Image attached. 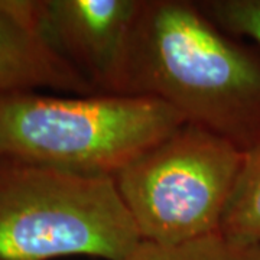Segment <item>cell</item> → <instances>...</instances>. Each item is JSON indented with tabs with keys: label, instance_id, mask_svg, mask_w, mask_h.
<instances>
[{
	"label": "cell",
	"instance_id": "cell-1",
	"mask_svg": "<svg viewBox=\"0 0 260 260\" xmlns=\"http://www.w3.org/2000/svg\"><path fill=\"white\" fill-rule=\"evenodd\" d=\"M113 94L164 102L246 153L260 146V49L221 30L197 2L140 0Z\"/></svg>",
	"mask_w": 260,
	"mask_h": 260
},
{
	"label": "cell",
	"instance_id": "cell-2",
	"mask_svg": "<svg viewBox=\"0 0 260 260\" xmlns=\"http://www.w3.org/2000/svg\"><path fill=\"white\" fill-rule=\"evenodd\" d=\"M185 124L143 95L0 94V158L113 177Z\"/></svg>",
	"mask_w": 260,
	"mask_h": 260
},
{
	"label": "cell",
	"instance_id": "cell-3",
	"mask_svg": "<svg viewBox=\"0 0 260 260\" xmlns=\"http://www.w3.org/2000/svg\"><path fill=\"white\" fill-rule=\"evenodd\" d=\"M140 242L110 175L0 158V260H123Z\"/></svg>",
	"mask_w": 260,
	"mask_h": 260
},
{
	"label": "cell",
	"instance_id": "cell-4",
	"mask_svg": "<svg viewBox=\"0 0 260 260\" xmlns=\"http://www.w3.org/2000/svg\"><path fill=\"white\" fill-rule=\"evenodd\" d=\"M246 152L185 123L113 179L142 240L174 244L220 232Z\"/></svg>",
	"mask_w": 260,
	"mask_h": 260
},
{
	"label": "cell",
	"instance_id": "cell-5",
	"mask_svg": "<svg viewBox=\"0 0 260 260\" xmlns=\"http://www.w3.org/2000/svg\"><path fill=\"white\" fill-rule=\"evenodd\" d=\"M41 37L99 94H113L140 0L29 2Z\"/></svg>",
	"mask_w": 260,
	"mask_h": 260
},
{
	"label": "cell",
	"instance_id": "cell-6",
	"mask_svg": "<svg viewBox=\"0 0 260 260\" xmlns=\"http://www.w3.org/2000/svg\"><path fill=\"white\" fill-rule=\"evenodd\" d=\"M52 88L70 95L99 94L41 37L25 0H0V94Z\"/></svg>",
	"mask_w": 260,
	"mask_h": 260
},
{
	"label": "cell",
	"instance_id": "cell-7",
	"mask_svg": "<svg viewBox=\"0 0 260 260\" xmlns=\"http://www.w3.org/2000/svg\"><path fill=\"white\" fill-rule=\"evenodd\" d=\"M220 233L234 242L260 246V146L246 153Z\"/></svg>",
	"mask_w": 260,
	"mask_h": 260
},
{
	"label": "cell",
	"instance_id": "cell-8",
	"mask_svg": "<svg viewBox=\"0 0 260 260\" xmlns=\"http://www.w3.org/2000/svg\"><path fill=\"white\" fill-rule=\"evenodd\" d=\"M123 260H260V246L234 242L215 232L174 244L142 240Z\"/></svg>",
	"mask_w": 260,
	"mask_h": 260
},
{
	"label": "cell",
	"instance_id": "cell-9",
	"mask_svg": "<svg viewBox=\"0 0 260 260\" xmlns=\"http://www.w3.org/2000/svg\"><path fill=\"white\" fill-rule=\"evenodd\" d=\"M200 9L234 38H249L260 49V0H203Z\"/></svg>",
	"mask_w": 260,
	"mask_h": 260
}]
</instances>
